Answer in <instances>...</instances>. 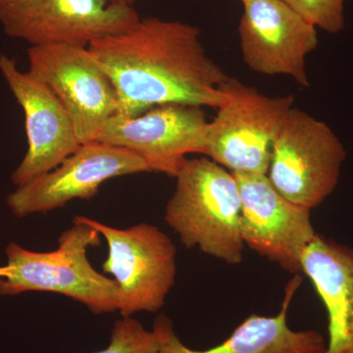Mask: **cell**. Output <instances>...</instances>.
<instances>
[{
    "instance_id": "cell-1",
    "label": "cell",
    "mask_w": 353,
    "mask_h": 353,
    "mask_svg": "<svg viewBox=\"0 0 353 353\" xmlns=\"http://www.w3.org/2000/svg\"><path fill=\"white\" fill-rule=\"evenodd\" d=\"M88 50L112 81L117 115L134 117L166 103L218 109L227 101L230 77L209 57L196 26L141 18Z\"/></svg>"
},
{
    "instance_id": "cell-2",
    "label": "cell",
    "mask_w": 353,
    "mask_h": 353,
    "mask_svg": "<svg viewBox=\"0 0 353 353\" xmlns=\"http://www.w3.org/2000/svg\"><path fill=\"white\" fill-rule=\"evenodd\" d=\"M165 221L187 248L225 263L243 259L241 202L234 174L208 157L187 159L176 174Z\"/></svg>"
},
{
    "instance_id": "cell-3",
    "label": "cell",
    "mask_w": 353,
    "mask_h": 353,
    "mask_svg": "<svg viewBox=\"0 0 353 353\" xmlns=\"http://www.w3.org/2000/svg\"><path fill=\"white\" fill-rule=\"evenodd\" d=\"M101 234L74 218L73 226L58 239V248L38 252L16 243L6 248L7 275L0 278V294L26 292L63 294L87 306L94 314L118 311V285L95 270L88 248L101 245Z\"/></svg>"
},
{
    "instance_id": "cell-4",
    "label": "cell",
    "mask_w": 353,
    "mask_h": 353,
    "mask_svg": "<svg viewBox=\"0 0 353 353\" xmlns=\"http://www.w3.org/2000/svg\"><path fill=\"white\" fill-rule=\"evenodd\" d=\"M228 99L209 122L206 157L233 174L267 175L272 150L294 95L271 97L230 77Z\"/></svg>"
},
{
    "instance_id": "cell-5",
    "label": "cell",
    "mask_w": 353,
    "mask_h": 353,
    "mask_svg": "<svg viewBox=\"0 0 353 353\" xmlns=\"http://www.w3.org/2000/svg\"><path fill=\"white\" fill-rule=\"evenodd\" d=\"M345 158L327 123L292 108L274 143L267 176L285 199L312 210L336 190Z\"/></svg>"
},
{
    "instance_id": "cell-6",
    "label": "cell",
    "mask_w": 353,
    "mask_h": 353,
    "mask_svg": "<svg viewBox=\"0 0 353 353\" xmlns=\"http://www.w3.org/2000/svg\"><path fill=\"white\" fill-rule=\"evenodd\" d=\"M105 239L108 255L102 269L118 285V312L131 317L141 311L157 313L175 285L176 246L159 228L141 223L118 229L77 216Z\"/></svg>"
},
{
    "instance_id": "cell-7",
    "label": "cell",
    "mask_w": 353,
    "mask_h": 353,
    "mask_svg": "<svg viewBox=\"0 0 353 353\" xmlns=\"http://www.w3.org/2000/svg\"><path fill=\"white\" fill-rule=\"evenodd\" d=\"M141 19L132 6L104 0H6L0 24L7 36L32 46L90 43L129 29Z\"/></svg>"
},
{
    "instance_id": "cell-8",
    "label": "cell",
    "mask_w": 353,
    "mask_h": 353,
    "mask_svg": "<svg viewBox=\"0 0 353 353\" xmlns=\"http://www.w3.org/2000/svg\"><path fill=\"white\" fill-rule=\"evenodd\" d=\"M29 72L50 88L68 112L77 138L94 141L118 112V97L106 72L88 48L71 44L31 46Z\"/></svg>"
},
{
    "instance_id": "cell-9",
    "label": "cell",
    "mask_w": 353,
    "mask_h": 353,
    "mask_svg": "<svg viewBox=\"0 0 353 353\" xmlns=\"http://www.w3.org/2000/svg\"><path fill=\"white\" fill-rule=\"evenodd\" d=\"M203 109L166 103L134 117L116 114L94 141L137 153L152 172L176 176L188 154H203L209 124Z\"/></svg>"
},
{
    "instance_id": "cell-10",
    "label": "cell",
    "mask_w": 353,
    "mask_h": 353,
    "mask_svg": "<svg viewBox=\"0 0 353 353\" xmlns=\"http://www.w3.org/2000/svg\"><path fill=\"white\" fill-rule=\"evenodd\" d=\"M139 173L152 170L137 153L101 141H88L52 171L18 187L7 197V205L19 218L48 213L74 199L94 196L102 183L111 179Z\"/></svg>"
},
{
    "instance_id": "cell-11",
    "label": "cell",
    "mask_w": 353,
    "mask_h": 353,
    "mask_svg": "<svg viewBox=\"0 0 353 353\" xmlns=\"http://www.w3.org/2000/svg\"><path fill=\"white\" fill-rule=\"evenodd\" d=\"M234 176L240 190L245 245L284 270L303 274V253L317 236L310 209L285 199L267 175Z\"/></svg>"
},
{
    "instance_id": "cell-12",
    "label": "cell",
    "mask_w": 353,
    "mask_h": 353,
    "mask_svg": "<svg viewBox=\"0 0 353 353\" xmlns=\"http://www.w3.org/2000/svg\"><path fill=\"white\" fill-rule=\"evenodd\" d=\"M239 26L248 68L263 75H285L310 85L306 57L317 48V29L284 0H245Z\"/></svg>"
},
{
    "instance_id": "cell-13",
    "label": "cell",
    "mask_w": 353,
    "mask_h": 353,
    "mask_svg": "<svg viewBox=\"0 0 353 353\" xmlns=\"http://www.w3.org/2000/svg\"><path fill=\"white\" fill-rule=\"evenodd\" d=\"M0 74L25 114L28 150L11 176L16 187L52 171L81 145L66 109L50 88L0 54Z\"/></svg>"
},
{
    "instance_id": "cell-14",
    "label": "cell",
    "mask_w": 353,
    "mask_h": 353,
    "mask_svg": "<svg viewBox=\"0 0 353 353\" xmlns=\"http://www.w3.org/2000/svg\"><path fill=\"white\" fill-rule=\"evenodd\" d=\"M301 277L294 276L285 288L280 312L275 316L252 314L220 345L208 350H192L176 336L167 316H157L163 340V353H326L327 343L314 330L294 331L288 325V312Z\"/></svg>"
},
{
    "instance_id": "cell-15",
    "label": "cell",
    "mask_w": 353,
    "mask_h": 353,
    "mask_svg": "<svg viewBox=\"0 0 353 353\" xmlns=\"http://www.w3.org/2000/svg\"><path fill=\"white\" fill-rule=\"evenodd\" d=\"M301 264L328 312L326 353H353L352 248L317 234Z\"/></svg>"
},
{
    "instance_id": "cell-16",
    "label": "cell",
    "mask_w": 353,
    "mask_h": 353,
    "mask_svg": "<svg viewBox=\"0 0 353 353\" xmlns=\"http://www.w3.org/2000/svg\"><path fill=\"white\" fill-rule=\"evenodd\" d=\"M92 353H163L159 323L155 319L152 329L148 330L132 316L123 317L114 324L108 347Z\"/></svg>"
},
{
    "instance_id": "cell-17",
    "label": "cell",
    "mask_w": 353,
    "mask_h": 353,
    "mask_svg": "<svg viewBox=\"0 0 353 353\" xmlns=\"http://www.w3.org/2000/svg\"><path fill=\"white\" fill-rule=\"evenodd\" d=\"M316 29L339 34L345 29V4L348 0H284Z\"/></svg>"
},
{
    "instance_id": "cell-18",
    "label": "cell",
    "mask_w": 353,
    "mask_h": 353,
    "mask_svg": "<svg viewBox=\"0 0 353 353\" xmlns=\"http://www.w3.org/2000/svg\"><path fill=\"white\" fill-rule=\"evenodd\" d=\"M104 1L108 2V4H113V6H132L137 0H104Z\"/></svg>"
},
{
    "instance_id": "cell-19",
    "label": "cell",
    "mask_w": 353,
    "mask_h": 353,
    "mask_svg": "<svg viewBox=\"0 0 353 353\" xmlns=\"http://www.w3.org/2000/svg\"><path fill=\"white\" fill-rule=\"evenodd\" d=\"M7 272H8V269L6 266L0 267V278L6 277Z\"/></svg>"
},
{
    "instance_id": "cell-20",
    "label": "cell",
    "mask_w": 353,
    "mask_h": 353,
    "mask_svg": "<svg viewBox=\"0 0 353 353\" xmlns=\"http://www.w3.org/2000/svg\"><path fill=\"white\" fill-rule=\"evenodd\" d=\"M4 1H6V0H0V4L3 3Z\"/></svg>"
},
{
    "instance_id": "cell-21",
    "label": "cell",
    "mask_w": 353,
    "mask_h": 353,
    "mask_svg": "<svg viewBox=\"0 0 353 353\" xmlns=\"http://www.w3.org/2000/svg\"><path fill=\"white\" fill-rule=\"evenodd\" d=\"M239 1H241V3H243V1H245V0H239Z\"/></svg>"
}]
</instances>
